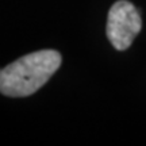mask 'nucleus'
<instances>
[{"label":"nucleus","mask_w":146,"mask_h":146,"mask_svg":"<svg viewBox=\"0 0 146 146\" xmlns=\"http://www.w3.org/2000/svg\"><path fill=\"white\" fill-rule=\"evenodd\" d=\"M61 65L56 50H39L16 60L0 70V94L26 98L43 87Z\"/></svg>","instance_id":"1"},{"label":"nucleus","mask_w":146,"mask_h":146,"mask_svg":"<svg viewBox=\"0 0 146 146\" xmlns=\"http://www.w3.org/2000/svg\"><path fill=\"white\" fill-rule=\"evenodd\" d=\"M142 29V19L135 5L127 0L116 1L107 18V38L116 50H126L131 46Z\"/></svg>","instance_id":"2"}]
</instances>
